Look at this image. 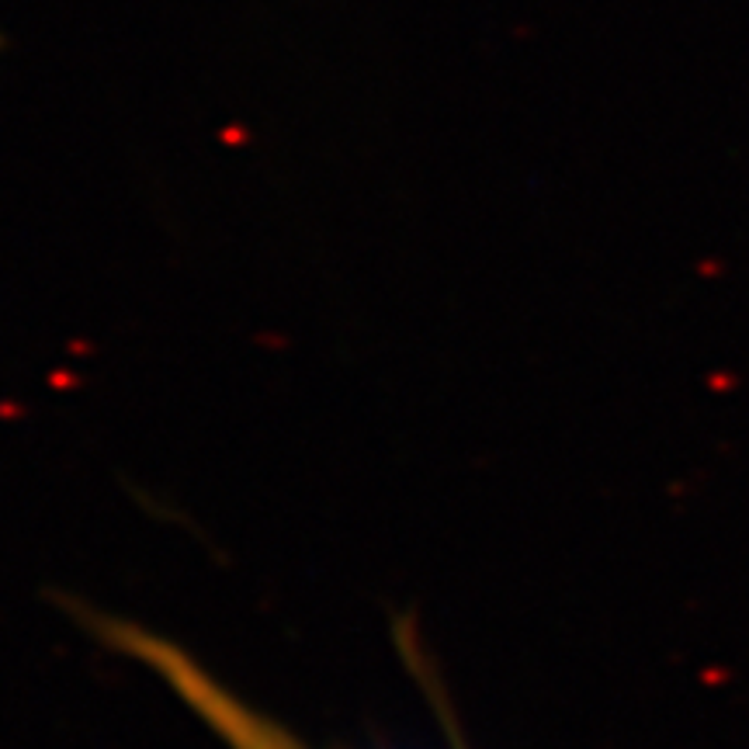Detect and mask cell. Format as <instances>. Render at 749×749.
<instances>
[{
  "label": "cell",
  "mask_w": 749,
  "mask_h": 749,
  "mask_svg": "<svg viewBox=\"0 0 749 749\" xmlns=\"http://www.w3.org/2000/svg\"><path fill=\"white\" fill-rule=\"evenodd\" d=\"M97 635L108 638L115 649L133 656L146 669H153L180 701H185L205 726H209L222 746L229 749H305L289 729H281L274 718L250 708L243 697L219 684L198 659H191L174 642L146 632L143 625L118 622V617H97Z\"/></svg>",
  "instance_id": "obj_1"
}]
</instances>
